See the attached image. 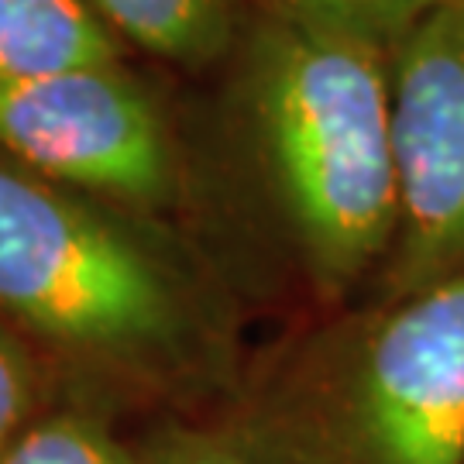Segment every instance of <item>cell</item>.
I'll return each mask as SVG.
<instances>
[{
  "instance_id": "6da1fadb",
  "label": "cell",
  "mask_w": 464,
  "mask_h": 464,
  "mask_svg": "<svg viewBox=\"0 0 464 464\" xmlns=\"http://www.w3.org/2000/svg\"><path fill=\"white\" fill-rule=\"evenodd\" d=\"M0 327L63 396L107 413L189 416L237 396L241 303L199 245L0 159Z\"/></svg>"
},
{
  "instance_id": "7a4b0ae2",
  "label": "cell",
  "mask_w": 464,
  "mask_h": 464,
  "mask_svg": "<svg viewBox=\"0 0 464 464\" xmlns=\"http://www.w3.org/2000/svg\"><path fill=\"white\" fill-rule=\"evenodd\" d=\"M237 145L306 316L372 293L396 241L392 52L258 11L237 38Z\"/></svg>"
},
{
  "instance_id": "3957f363",
  "label": "cell",
  "mask_w": 464,
  "mask_h": 464,
  "mask_svg": "<svg viewBox=\"0 0 464 464\" xmlns=\"http://www.w3.org/2000/svg\"><path fill=\"white\" fill-rule=\"evenodd\" d=\"M231 410L268 464H464V276L303 316Z\"/></svg>"
},
{
  "instance_id": "277c9868",
  "label": "cell",
  "mask_w": 464,
  "mask_h": 464,
  "mask_svg": "<svg viewBox=\"0 0 464 464\" xmlns=\"http://www.w3.org/2000/svg\"><path fill=\"white\" fill-rule=\"evenodd\" d=\"M0 159L141 214L186 197L166 111L121 63L0 83Z\"/></svg>"
},
{
  "instance_id": "5b68a950",
  "label": "cell",
  "mask_w": 464,
  "mask_h": 464,
  "mask_svg": "<svg viewBox=\"0 0 464 464\" xmlns=\"http://www.w3.org/2000/svg\"><path fill=\"white\" fill-rule=\"evenodd\" d=\"M399 224L368 296L464 276V0H440L392 49Z\"/></svg>"
},
{
  "instance_id": "8992f818",
  "label": "cell",
  "mask_w": 464,
  "mask_h": 464,
  "mask_svg": "<svg viewBox=\"0 0 464 464\" xmlns=\"http://www.w3.org/2000/svg\"><path fill=\"white\" fill-rule=\"evenodd\" d=\"M114 63L117 34L86 0H0V83Z\"/></svg>"
},
{
  "instance_id": "52a82bcc",
  "label": "cell",
  "mask_w": 464,
  "mask_h": 464,
  "mask_svg": "<svg viewBox=\"0 0 464 464\" xmlns=\"http://www.w3.org/2000/svg\"><path fill=\"white\" fill-rule=\"evenodd\" d=\"M93 14L138 49L179 66H207L237 45V0H86Z\"/></svg>"
},
{
  "instance_id": "ba28073f",
  "label": "cell",
  "mask_w": 464,
  "mask_h": 464,
  "mask_svg": "<svg viewBox=\"0 0 464 464\" xmlns=\"http://www.w3.org/2000/svg\"><path fill=\"white\" fill-rule=\"evenodd\" d=\"M0 464H141V450L121 416L63 396L0 444Z\"/></svg>"
},
{
  "instance_id": "9c48e42d",
  "label": "cell",
  "mask_w": 464,
  "mask_h": 464,
  "mask_svg": "<svg viewBox=\"0 0 464 464\" xmlns=\"http://www.w3.org/2000/svg\"><path fill=\"white\" fill-rule=\"evenodd\" d=\"M138 450L141 464H268L231 402L149 423L138 437Z\"/></svg>"
},
{
  "instance_id": "30bf717a",
  "label": "cell",
  "mask_w": 464,
  "mask_h": 464,
  "mask_svg": "<svg viewBox=\"0 0 464 464\" xmlns=\"http://www.w3.org/2000/svg\"><path fill=\"white\" fill-rule=\"evenodd\" d=\"M440 0H262V11L372 38L392 52Z\"/></svg>"
},
{
  "instance_id": "8fae6325",
  "label": "cell",
  "mask_w": 464,
  "mask_h": 464,
  "mask_svg": "<svg viewBox=\"0 0 464 464\" xmlns=\"http://www.w3.org/2000/svg\"><path fill=\"white\" fill-rule=\"evenodd\" d=\"M55 399H63V389L45 362L0 327V444L49 410Z\"/></svg>"
}]
</instances>
